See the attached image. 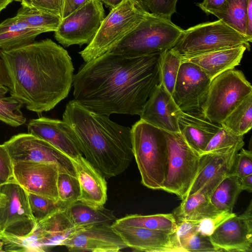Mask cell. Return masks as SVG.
I'll list each match as a JSON object with an SVG mask.
<instances>
[{
	"mask_svg": "<svg viewBox=\"0 0 252 252\" xmlns=\"http://www.w3.org/2000/svg\"><path fill=\"white\" fill-rule=\"evenodd\" d=\"M75 229L101 224H112L117 219L113 211L103 207L94 209L78 201L67 208Z\"/></svg>",
	"mask_w": 252,
	"mask_h": 252,
	"instance_id": "4316f807",
	"label": "cell"
},
{
	"mask_svg": "<svg viewBox=\"0 0 252 252\" xmlns=\"http://www.w3.org/2000/svg\"><path fill=\"white\" fill-rule=\"evenodd\" d=\"M171 94L160 83L147 101L140 119L163 131L179 132L178 120L182 113Z\"/></svg>",
	"mask_w": 252,
	"mask_h": 252,
	"instance_id": "ffe728a7",
	"label": "cell"
},
{
	"mask_svg": "<svg viewBox=\"0 0 252 252\" xmlns=\"http://www.w3.org/2000/svg\"><path fill=\"white\" fill-rule=\"evenodd\" d=\"M91 0H63L62 19L85 5Z\"/></svg>",
	"mask_w": 252,
	"mask_h": 252,
	"instance_id": "bcb514c9",
	"label": "cell"
},
{
	"mask_svg": "<svg viewBox=\"0 0 252 252\" xmlns=\"http://www.w3.org/2000/svg\"><path fill=\"white\" fill-rule=\"evenodd\" d=\"M248 1L249 0H226L225 10L215 15L246 36Z\"/></svg>",
	"mask_w": 252,
	"mask_h": 252,
	"instance_id": "d6a6232c",
	"label": "cell"
},
{
	"mask_svg": "<svg viewBox=\"0 0 252 252\" xmlns=\"http://www.w3.org/2000/svg\"><path fill=\"white\" fill-rule=\"evenodd\" d=\"M115 232L127 248L147 252H181L177 245L174 232L167 233L118 224H111Z\"/></svg>",
	"mask_w": 252,
	"mask_h": 252,
	"instance_id": "d6986e66",
	"label": "cell"
},
{
	"mask_svg": "<svg viewBox=\"0 0 252 252\" xmlns=\"http://www.w3.org/2000/svg\"><path fill=\"white\" fill-rule=\"evenodd\" d=\"M75 229L67 208L60 207L37 222L28 237H18L20 252H46L62 243Z\"/></svg>",
	"mask_w": 252,
	"mask_h": 252,
	"instance_id": "4fadbf2b",
	"label": "cell"
},
{
	"mask_svg": "<svg viewBox=\"0 0 252 252\" xmlns=\"http://www.w3.org/2000/svg\"><path fill=\"white\" fill-rule=\"evenodd\" d=\"M1 50L0 49V84L9 88L10 81L1 58Z\"/></svg>",
	"mask_w": 252,
	"mask_h": 252,
	"instance_id": "c3c4849f",
	"label": "cell"
},
{
	"mask_svg": "<svg viewBox=\"0 0 252 252\" xmlns=\"http://www.w3.org/2000/svg\"><path fill=\"white\" fill-rule=\"evenodd\" d=\"M0 252H2V249H1V244L0 242Z\"/></svg>",
	"mask_w": 252,
	"mask_h": 252,
	"instance_id": "9f6ffc18",
	"label": "cell"
},
{
	"mask_svg": "<svg viewBox=\"0 0 252 252\" xmlns=\"http://www.w3.org/2000/svg\"><path fill=\"white\" fill-rule=\"evenodd\" d=\"M28 195L32 213L36 222L58 208L62 207L59 203L48 198L29 192Z\"/></svg>",
	"mask_w": 252,
	"mask_h": 252,
	"instance_id": "8d00e7d4",
	"label": "cell"
},
{
	"mask_svg": "<svg viewBox=\"0 0 252 252\" xmlns=\"http://www.w3.org/2000/svg\"><path fill=\"white\" fill-rule=\"evenodd\" d=\"M237 153L230 174L239 178L252 174V153L242 148Z\"/></svg>",
	"mask_w": 252,
	"mask_h": 252,
	"instance_id": "ab89813d",
	"label": "cell"
},
{
	"mask_svg": "<svg viewBox=\"0 0 252 252\" xmlns=\"http://www.w3.org/2000/svg\"><path fill=\"white\" fill-rule=\"evenodd\" d=\"M59 174L58 167L52 164L29 161L13 162V179L27 192L58 203Z\"/></svg>",
	"mask_w": 252,
	"mask_h": 252,
	"instance_id": "9a60e30c",
	"label": "cell"
},
{
	"mask_svg": "<svg viewBox=\"0 0 252 252\" xmlns=\"http://www.w3.org/2000/svg\"><path fill=\"white\" fill-rule=\"evenodd\" d=\"M40 33L16 15L7 18L0 23V49L9 51L30 44Z\"/></svg>",
	"mask_w": 252,
	"mask_h": 252,
	"instance_id": "d4e9b609",
	"label": "cell"
},
{
	"mask_svg": "<svg viewBox=\"0 0 252 252\" xmlns=\"http://www.w3.org/2000/svg\"><path fill=\"white\" fill-rule=\"evenodd\" d=\"M221 213L211 203L208 195L199 191L182 199L173 215L178 222L184 220H200L216 217Z\"/></svg>",
	"mask_w": 252,
	"mask_h": 252,
	"instance_id": "484cf974",
	"label": "cell"
},
{
	"mask_svg": "<svg viewBox=\"0 0 252 252\" xmlns=\"http://www.w3.org/2000/svg\"><path fill=\"white\" fill-rule=\"evenodd\" d=\"M61 246L71 252H118L127 248L108 223L75 229Z\"/></svg>",
	"mask_w": 252,
	"mask_h": 252,
	"instance_id": "e0dca14e",
	"label": "cell"
},
{
	"mask_svg": "<svg viewBox=\"0 0 252 252\" xmlns=\"http://www.w3.org/2000/svg\"><path fill=\"white\" fill-rule=\"evenodd\" d=\"M63 120L73 130L81 154L105 178L117 176L129 166L133 157L131 128L74 99L66 105Z\"/></svg>",
	"mask_w": 252,
	"mask_h": 252,
	"instance_id": "3957f363",
	"label": "cell"
},
{
	"mask_svg": "<svg viewBox=\"0 0 252 252\" xmlns=\"http://www.w3.org/2000/svg\"><path fill=\"white\" fill-rule=\"evenodd\" d=\"M162 52L137 57L106 52L85 62L73 76L74 99L98 114L140 116L160 83Z\"/></svg>",
	"mask_w": 252,
	"mask_h": 252,
	"instance_id": "6da1fadb",
	"label": "cell"
},
{
	"mask_svg": "<svg viewBox=\"0 0 252 252\" xmlns=\"http://www.w3.org/2000/svg\"><path fill=\"white\" fill-rule=\"evenodd\" d=\"M59 195L58 203L67 208L79 201L80 190L76 176L65 173H59L57 181Z\"/></svg>",
	"mask_w": 252,
	"mask_h": 252,
	"instance_id": "d590c367",
	"label": "cell"
},
{
	"mask_svg": "<svg viewBox=\"0 0 252 252\" xmlns=\"http://www.w3.org/2000/svg\"><path fill=\"white\" fill-rule=\"evenodd\" d=\"M13 162L29 161L56 165L59 173L76 176L70 158L47 141L30 133H20L5 142Z\"/></svg>",
	"mask_w": 252,
	"mask_h": 252,
	"instance_id": "30bf717a",
	"label": "cell"
},
{
	"mask_svg": "<svg viewBox=\"0 0 252 252\" xmlns=\"http://www.w3.org/2000/svg\"><path fill=\"white\" fill-rule=\"evenodd\" d=\"M178 125L179 132L187 143L200 155L221 126L207 119L202 111L183 112Z\"/></svg>",
	"mask_w": 252,
	"mask_h": 252,
	"instance_id": "603a6c76",
	"label": "cell"
},
{
	"mask_svg": "<svg viewBox=\"0 0 252 252\" xmlns=\"http://www.w3.org/2000/svg\"><path fill=\"white\" fill-rule=\"evenodd\" d=\"M242 191L239 178L229 174L214 189L210 201L220 211L232 213L236 200Z\"/></svg>",
	"mask_w": 252,
	"mask_h": 252,
	"instance_id": "f1b7e54d",
	"label": "cell"
},
{
	"mask_svg": "<svg viewBox=\"0 0 252 252\" xmlns=\"http://www.w3.org/2000/svg\"><path fill=\"white\" fill-rule=\"evenodd\" d=\"M184 252H219L212 243L210 236L197 232L188 238L182 245Z\"/></svg>",
	"mask_w": 252,
	"mask_h": 252,
	"instance_id": "f35d334b",
	"label": "cell"
},
{
	"mask_svg": "<svg viewBox=\"0 0 252 252\" xmlns=\"http://www.w3.org/2000/svg\"><path fill=\"white\" fill-rule=\"evenodd\" d=\"M13 0H0V12Z\"/></svg>",
	"mask_w": 252,
	"mask_h": 252,
	"instance_id": "816d5d0a",
	"label": "cell"
},
{
	"mask_svg": "<svg viewBox=\"0 0 252 252\" xmlns=\"http://www.w3.org/2000/svg\"><path fill=\"white\" fill-rule=\"evenodd\" d=\"M30 27L41 33L55 32L62 20L60 15L22 4L16 15Z\"/></svg>",
	"mask_w": 252,
	"mask_h": 252,
	"instance_id": "f546056e",
	"label": "cell"
},
{
	"mask_svg": "<svg viewBox=\"0 0 252 252\" xmlns=\"http://www.w3.org/2000/svg\"><path fill=\"white\" fill-rule=\"evenodd\" d=\"M243 139L244 135H236L221 126L208 143L203 154L239 151L245 144Z\"/></svg>",
	"mask_w": 252,
	"mask_h": 252,
	"instance_id": "836d02e7",
	"label": "cell"
},
{
	"mask_svg": "<svg viewBox=\"0 0 252 252\" xmlns=\"http://www.w3.org/2000/svg\"><path fill=\"white\" fill-rule=\"evenodd\" d=\"M183 30L171 20L150 13L109 52L126 57H137L170 49Z\"/></svg>",
	"mask_w": 252,
	"mask_h": 252,
	"instance_id": "5b68a950",
	"label": "cell"
},
{
	"mask_svg": "<svg viewBox=\"0 0 252 252\" xmlns=\"http://www.w3.org/2000/svg\"><path fill=\"white\" fill-rule=\"evenodd\" d=\"M211 80L197 65L182 61L171 95L180 110L202 111Z\"/></svg>",
	"mask_w": 252,
	"mask_h": 252,
	"instance_id": "5bb4252c",
	"label": "cell"
},
{
	"mask_svg": "<svg viewBox=\"0 0 252 252\" xmlns=\"http://www.w3.org/2000/svg\"><path fill=\"white\" fill-rule=\"evenodd\" d=\"M6 201V196L0 190V207H2L5 204Z\"/></svg>",
	"mask_w": 252,
	"mask_h": 252,
	"instance_id": "f5cc1de1",
	"label": "cell"
},
{
	"mask_svg": "<svg viewBox=\"0 0 252 252\" xmlns=\"http://www.w3.org/2000/svg\"><path fill=\"white\" fill-rule=\"evenodd\" d=\"M138 0H125L112 9L92 41L79 52L85 62L109 52L149 14Z\"/></svg>",
	"mask_w": 252,
	"mask_h": 252,
	"instance_id": "52a82bcc",
	"label": "cell"
},
{
	"mask_svg": "<svg viewBox=\"0 0 252 252\" xmlns=\"http://www.w3.org/2000/svg\"><path fill=\"white\" fill-rule=\"evenodd\" d=\"M238 152L236 150L201 155L197 173L187 196L200 191L210 198L217 186L231 172Z\"/></svg>",
	"mask_w": 252,
	"mask_h": 252,
	"instance_id": "ac0fdd59",
	"label": "cell"
},
{
	"mask_svg": "<svg viewBox=\"0 0 252 252\" xmlns=\"http://www.w3.org/2000/svg\"><path fill=\"white\" fill-rule=\"evenodd\" d=\"M182 63L181 58L171 49L162 53L160 63V83L171 95Z\"/></svg>",
	"mask_w": 252,
	"mask_h": 252,
	"instance_id": "e575fe53",
	"label": "cell"
},
{
	"mask_svg": "<svg viewBox=\"0 0 252 252\" xmlns=\"http://www.w3.org/2000/svg\"><path fill=\"white\" fill-rule=\"evenodd\" d=\"M167 148V168L162 190L183 199L197 173L201 155L192 149L180 132L164 131Z\"/></svg>",
	"mask_w": 252,
	"mask_h": 252,
	"instance_id": "9c48e42d",
	"label": "cell"
},
{
	"mask_svg": "<svg viewBox=\"0 0 252 252\" xmlns=\"http://www.w3.org/2000/svg\"><path fill=\"white\" fill-rule=\"evenodd\" d=\"M27 127L29 133L47 141L69 158L82 154L73 130L63 120L42 117L31 120Z\"/></svg>",
	"mask_w": 252,
	"mask_h": 252,
	"instance_id": "44dd1931",
	"label": "cell"
},
{
	"mask_svg": "<svg viewBox=\"0 0 252 252\" xmlns=\"http://www.w3.org/2000/svg\"><path fill=\"white\" fill-rule=\"evenodd\" d=\"M104 18L100 0H91L62 19L55 32L56 40L64 47L89 44Z\"/></svg>",
	"mask_w": 252,
	"mask_h": 252,
	"instance_id": "8fae6325",
	"label": "cell"
},
{
	"mask_svg": "<svg viewBox=\"0 0 252 252\" xmlns=\"http://www.w3.org/2000/svg\"><path fill=\"white\" fill-rule=\"evenodd\" d=\"M114 222L122 225L142 227L167 233L175 232L177 227V222L173 214L128 215L117 219Z\"/></svg>",
	"mask_w": 252,
	"mask_h": 252,
	"instance_id": "83f0119b",
	"label": "cell"
},
{
	"mask_svg": "<svg viewBox=\"0 0 252 252\" xmlns=\"http://www.w3.org/2000/svg\"><path fill=\"white\" fill-rule=\"evenodd\" d=\"M131 138L141 183L149 189L162 190L167 160L164 131L140 119L131 128Z\"/></svg>",
	"mask_w": 252,
	"mask_h": 252,
	"instance_id": "277c9868",
	"label": "cell"
},
{
	"mask_svg": "<svg viewBox=\"0 0 252 252\" xmlns=\"http://www.w3.org/2000/svg\"><path fill=\"white\" fill-rule=\"evenodd\" d=\"M143 8L157 17L171 20L176 11L178 0H138Z\"/></svg>",
	"mask_w": 252,
	"mask_h": 252,
	"instance_id": "74e56055",
	"label": "cell"
},
{
	"mask_svg": "<svg viewBox=\"0 0 252 252\" xmlns=\"http://www.w3.org/2000/svg\"><path fill=\"white\" fill-rule=\"evenodd\" d=\"M0 190L6 196V201L0 207V232L29 237L37 222L32 213L28 192L14 179L2 186Z\"/></svg>",
	"mask_w": 252,
	"mask_h": 252,
	"instance_id": "7c38bea8",
	"label": "cell"
},
{
	"mask_svg": "<svg viewBox=\"0 0 252 252\" xmlns=\"http://www.w3.org/2000/svg\"><path fill=\"white\" fill-rule=\"evenodd\" d=\"M239 181L243 190L252 191V174L239 178Z\"/></svg>",
	"mask_w": 252,
	"mask_h": 252,
	"instance_id": "681fc988",
	"label": "cell"
},
{
	"mask_svg": "<svg viewBox=\"0 0 252 252\" xmlns=\"http://www.w3.org/2000/svg\"><path fill=\"white\" fill-rule=\"evenodd\" d=\"M235 215L233 212H224L216 217L203 219L199 222L198 232L210 236L221 223Z\"/></svg>",
	"mask_w": 252,
	"mask_h": 252,
	"instance_id": "b9f144b4",
	"label": "cell"
},
{
	"mask_svg": "<svg viewBox=\"0 0 252 252\" xmlns=\"http://www.w3.org/2000/svg\"><path fill=\"white\" fill-rule=\"evenodd\" d=\"M220 252H252V201L241 215L221 223L210 236Z\"/></svg>",
	"mask_w": 252,
	"mask_h": 252,
	"instance_id": "2e32d148",
	"label": "cell"
},
{
	"mask_svg": "<svg viewBox=\"0 0 252 252\" xmlns=\"http://www.w3.org/2000/svg\"><path fill=\"white\" fill-rule=\"evenodd\" d=\"M247 50L244 45L220 50L183 60L198 66L212 80L238 65Z\"/></svg>",
	"mask_w": 252,
	"mask_h": 252,
	"instance_id": "cb8c5ba5",
	"label": "cell"
},
{
	"mask_svg": "<svg viewBox=\"0 0 252 252\" xmlns=\"http://www.w3.org/2000/svg\"><path fill=\"white\" fill-rule=\"evenodd\" d=\"M226 0H204L201 3H197L206 14L216 15L223 12L226 9Z\"/></svg>",
	"mask_w": 252,
	"mask_h": 252,
	"instance_id": "f6af8a7d",
	"label": "cell"
},
{
	"mask_svg": "<svg viewBox=\"0 0 252 252\" xmlns=\"http://www.w3.org/2000/svg\"><path fill=\"white\" fill-rule=\"evenodd\" d=\"M246 36L252 41V0H249L247 7Z\"/></svg>",
	"mask_w": 252,
	"mask_h": 252,
	"instance_id": "7dc6e473",
	"label": "cell"
},
{
	"mask_svg": "<svg viewBox=\"0 0 252 252\" xmlns=\"http://www.w3.org/2000/svg\"><path fill=\"white\" fill-rule=\"evenodd\" d=\"M17 1H20L21 4H24L27 6L32 7L31 0H16Z\"/></svg>",
	"mask_w": 252,
	"mask_h": 252,
	"instance_id": "11a10c76",
	"label": "cell"
},
{
	"mask_svg": "<svg viewBox=\"0 0 252 252\" xmlns=\"http://www.w3.org/2000/svg\"><path fill=\"white\" fill-rule=\"evenodd\" d=\"M1 58L10 81V94L28 110L40 113L66 98L74 66L67 51L50 39L9 50Z\"/></svg>",
	"mask_w": 252,
	"mask_h": 252,
	"instance_id": "7a4b0ae2",
	"label": "cell"
},
{
	"mask_svg": "<svg viewBox=\"0 0 252 252\" xmlns=\"http://www.w3.org/2000/svg\"><path fill=\"white\" fill-rule=\"evenodd\" d=\"M0 174L9 181L13 179V162L3 144H0Z\"/></svg>",
	"mask_w": 252,
	"mask_h": 252,
	"instance_id": "ee69618b",
	"label": "cell"
},
{
	"mask_svg": "<svg viewBox=\"0 0 252 252\" xmlns=\"http://www.w3.org/2000/svg\"><path fill=\"white\" fill-rule=\"evenodd\" d=\"M200 220H184L177 222V227L174 232L175 241L181 252H184L182 245L192 235L198 232V227Z\"/></svg>",
	"mask_w": 252,
	"mask_h": 252,
	"instance_id": "60d3db41",
	"label": "cell"
},
{
	"mask_svg": "<svg viewBox=\"0 0 252 252\" xmlns=\"http://www.w3.org/2000/svg\"><path fill=\"white\" fill-rule=\"evenodd\" d=\"M70 158L80 186L79 201L94 209L103 208L107 199L105 178L82 154Z\"/></svg>",
	"mask_w": 252,
	"mask_h": 252,
	"instance_id": "7402d4cb",
	"label": "cell"
},
{
	"mask_svg": "<svg viewBox=\"0 0 252 252\" xmlns=\"http://www.w3.org/2000/svg\"></svg>",
	"mask_w": 252,
	"mask_h": 252,
	"instance_id": "6f0895ef",
	"label": "cell"
},
{
	"mask_svg": "<svg viewBox=\"0 0 252 252\" xmlns=\"http://www.w3.org/2000/svg\"><path fill=\"white\" fill-rule=\"evenodd\" d=\"M252 94L251 84L241 71L227 70L211 80L202 111L211 122L220 124Z\"/></svg>",
	"mask_w": 252,
	"mask_h": 252,
	"instance_id": "ba28073f",
	"label": "cell"
},
{
	"mask_svg": "<svg viewBox=\"0 0 252 252\" xmlns=\"http://www.w3.org/2000/svg\"><path fill=\"white\" fill-rule=\"evenodd\" d=\"M31 4L38 10L62 16L63 0H31Z\"/></svg>",
	"mask_w": 252,
	"mask_h": 252,
	"instance_id": "7bdbcfd3",
	"label": "cell"
},
{
	"mask_svg": "<svg viewBox=\"0 0 252 252\" xmlns=\"http://www.w3.org/2000/svg\"><path fill=\"white\" fill-rule=\"evenodd\" d=\"M230 132L244 135L252 127V94L246 97L220 124Z\"/></svg>",
	"mask_w": 252,
	"mask_h": 252,
	"instance_id": "4dcf8cb0",
	"label": "cell"
},
{
	"mask_svg": "<svg viewBox=\"0 0 252 252\" xmlns=\"http://www.w3.org/2000/svg\"><path fill=\"white\" fill-rule=\"evenodd\" d=\"M9 91L8 87L0 84V121L17 127L26 122V118L21 110L23 104L11 95L6 96Z\"/></svg>",
	"mask_w": 252,
	"mask_h": 252,
	"instance_id": "1f68e13d",
	"label": "cell"
},
{
	"mask_svg": "<svg viewBox=\"0 0 252 252\" xmlns=\"http://www.w3.org/2000/svg\"><path fill=\"white\" fill-rule=\"evenodd\" d=\"M9 181L0 174V187Z\"/></svg>",
	"mask_w": 252,
	"mask_h": 252,
	"instance_id": "db71d44e",
	"label": "cell"
},
{
	"mask_svg": "<svg viewBox=\"0 0 252 252\" xmlns=\"http://www.w3.org/2000/svg\"><path fill=\"white\" fill-rule=\"evenodd\" d=\"M104 3L107 7L113 9L120 5L125 0H100Z\"/></svg>",
	"mask_w": 252,
	"mask_h": 252,
	"instance_id": "f907efd6",
	"label": "cell"
},
{
	"mask_svg": "<svg viewBox=\"0 0 252 252\" xmlns=\"http://www.w3.org/2000/svg\"><path fill=\"white\" fill-rule=\"evenodd\" d=\"M240 45L250 50L248 38L219 19L183 30L170 49L183 60Z\"/></svg>",
	"mask_w": 252,
	"mask_h": 252,
	"instance_id": "8992f818",
	"label": "cell"
}]
</instances>
